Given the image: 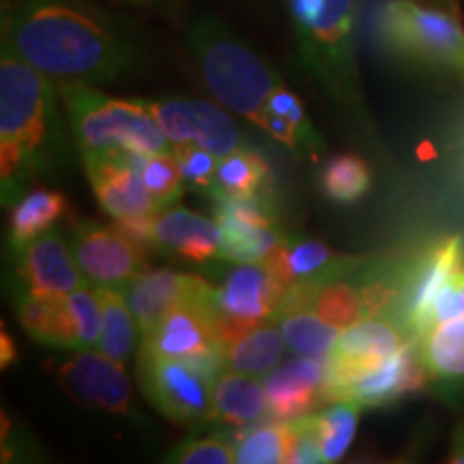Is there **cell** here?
<instances>
[{"mask_svg": "<svg viewBox=\"0 0 464 464\" xmlns=\"http://www.w3.org/2000/svg\"><path fill=\"white\" fill-rule=\"evenodd\" d=\"M3 48L56 82H116L149 65L138 26L95 0H20Z\"/></svg>", "mask_w": 464, "mask_h": 464, "instance_id": "6da1fadb", "label": "cell"}, {"mask_svg": "<svg viewBox=\"0 0 464 464\" xmlns=\"http://www.w3.org/2000/svg\"><path fill=\"white\" fill-rule=\"evenodd\" d=\"M56 80L3 48L0 58V179L3 205L26 194V183L61 164L65 138Z\"/></svg>", "mask_w": 464, "mask_h": 464, "instance_id": "7a4b0ae2", "label": "cell"}, {"mask_svg": "<svg viewBox=\"0 0 464 464\" xmlns=\"http://www.w3.org/2000/svg\"><path fill=\"white\" fill-rule=\"evenodd\" d=\"M299 63L335 108L368 121L357 63L362 0H286Z\"/></svg>", "mask_w": 464, "mask_h": 464, "instance_id": "3957f363", "label": "cell"}, {"mask_svg": "<svg viewBox=\"0 0 464 464\" xmlns=\"http://www.w3.org/2000/svg\"><path fill=\"white\" fill-rule=\"evenodd\" d=\"M185 42L216 102L256 127L263 125L266 103L284 84L276 67L216 17L196 20Z\"/></svg>", "mask_w": 464, "mask_h": 464, "instance_id": "277c9868", "label": "cell"}, {"mask_svg": "<svg viewBox=\"0 0 464 464\" xmlns=\"http://www.w3.org/2000/svg\"><path fill=\"white\" fill-rule=\"evenodd\" d=\"M56 86L82 161L116 153L150 155L174 150L142 100H114L95 89V84L75 80L56 82Z\"/></svg>", "mask_w": 464, "mask_h": 464, "instance_id": "5b68a950", "label": "cell"}, {"mask_svg": "<svg viewBox=\"0 0 464 464\" xmlns=\"http://www.w3.org/2000/svg\"><path fill=\"white\" fill-rule=\"evenodd\" d=\"M379 37L393 56L464 78L458 0H387L379 14Z\"/></svg>", "mask_w": 464, "mask_h": 464, "instance_id": "8992f818", "label": "cell"}, {"mask_svg": "<svg viewBox=\"0 0 464 464\" xmlns=\"http://www.w3.org/2000/svg\"><path fill=\"white\" fill-rule=\"evenodd\" d=\"M213 365L194 359L160 357L140 351L138 385L142 396L174 423L213 421Z\"/></svg>", "mask_w": 464, "mask_h": 464, "instance_id": "52a82bcc", "label": "cell"}, {"mask_svg": "<svg viewBox=\"0 0 464 464\" xmlns=\"http://www.w3.org/2000/svg\"><path fill=\"white\" fill-rule=\"evenodd\" d=\"M284 290L265 263H237L219 286L211 288L207 305L216 321L222 348L256 324L277 316Z\"/></svg>", "mask_w": 464, "mask_h": 464, "instance_id": "ba28073f", "label": "cell"}, {"mask_svg": "<svg viewBox=\"0 0 464 464\" xmlns=\"http://www.w3.org/2000/svg\"><path fill=\"white\" fill-rule=\"evenodd\" d=\"M75 260L92 288H125L133 277L147 271L142 243L119 226L75 222L69 230Z\"/></svg>", "mask_w": 464, "mask_h": 464, "instance_id": "9c48e42d", "label": "cell"}, {"mask_svg": "<svg viewBox=\"0 0 464 464\" xmlns=\"http://www.w3.org/2000/svg\"><path fill=\"white\" fill-rule=\"evenodd\" d=\"M411 340V334L393 314L365 316L342 329L327 357V400L351 381L370 372Z\"/></svg>", "mask_w": 464, "mask_h": 464, "instance_id": "30bf717a", "label": "cell"}, {"mask_svg": "<svg viewBox=\"0 0 464 464\" xmlns=\"http://www.w3.org/2000/svg\"><path fill=\"white\" fill-rule=\"evenodd\" d=\"M147 108L153 112L161 130L170 140L172 149L202 147L211 150L218 158L243 149V136L232 116L226 112L222 103L202 100H168L147 102Z\"/></svg>", "mask_w": 464, "mask_h": 464, "instance_id": "8fae6325", "label": "cell"}, {"mask_svg": "<svg viewBox=\"0 0 464 464\" xmlns=\"http://www.w3.org/2000/svg\"><path fill=\"white\" fill-rule=\"evenodd\" d=\"M216 219L222 230V256L232 263H263L286 241L277 226L269 196L228 198L213 196Z\"/></svg>", "mask_w": 464, "mask_h": 464, "instance_id": "7c38bea8", "label": "cell"}, {"mask_svg": "<svg viewBox=\"0 0 464 464\" xmlns=\"http://www.w3.org/2000/svg\"><path fill=\"white\" fill-rule=\"evenodd\" d=\"M15 288L34 297L61 299L86 286L69 235L50 230L14 254Z\"/></svg>", "mask_w": 464, "mask_h": 464, "instance_id": "4fadbf2b", "label": "cell"}, {"mask_svg": "<svg viewBox=\"0 0 464 464\" xmlns=\"http://www.w3.org/2000/svg\"><path fill=\"white\" fill-rule=\"evenodd\" d=\"M63 390L75 402L97 406L116 415H130L131 385L123 363L103 355L102 351H72L56 365Z\"/></svg>", "mask_w": 464, "mask_h": 464, "instance_id": "5bb4252c", "label": "cell"}, {"mask_svg": "<svg viewBox=\"0 0 464 464\" xmlns=\"http://www.w3.org/2000/svg\"><path fill=\"white\" fill-rule=\"evenodd\" d=\"M140 351L160 357L194 359L213 368L216 362L224 363L222 342L207 301H189L168 312L153 329L142 335Z\"/></svg>", "mask_w": 464, "mask_h": 464, "instance_id": "9a60e30c", "label": "cell"}, {"mask_svg": "<svg viewBox=\"0 0 464 464\" xmlns=\"http://www.w3.org/2000/svg\"><path fill=\"white\" fill-rule=\"evenodd\" d=\"M84 168L97 202L116 222L153 218L160 213L158 202L142 181L138 155H106L84 161Z\"/></svg>", "mask_w": 464, "mask_h": 464, "instance_id": "2e32d148", "label": "cell"}, {"mask_svg": "<svg viewBox=\"0 0 464 464\" xmlns=\"http://www.w3.org/2000/svg\"><path fill=\"white\" fill-rule=\"evenodd\" d=\"M464 269V241L460 237H445L428 247L420 258L409 263L404 276L398 318L411 338H415L423 314L432 305L439 290Z\"/></svg>", "mask_w": 464, "mask_h": 464, "instance_id": "e0dca14e", "label": "cell"}, {"mask_svg": "<svg viewBox=\"0 0 464 464\" xmlns=\"http://www.w3.org/2000/svg\"><path fill=\"white\" fill-rule=\"evenodd\" d=\"M362 256H348L312 239H286L263 263L280 284L284 295L304 293L318 284L355 271Z\"/></svg>", "mask_w": 464, "mask_h": 464, "instance_id": "ac0fdd59", "label": "cell"}, {"mask_svg": "<svg viewBox=\"0 0 464 464\" xmlns=\"http://www.w3.org/2000/svg\"><path fill=\"white\" fill-rule=\"evenodd\" d=\"M153 247L189 266H207L222 256V230L208 219L183 207H168L150 219Z\"/></svg>", "mask_w": 464, "mask_h": 464, "instance_id": "d6986e66", "label": "cell"}, {"mask_svg": "<svg viewBox=\"0 0 464 464\" xmlns=\"http://www.w3.org/2000/svg\"><path fill=\"white\" fill-rule=\"evenodd\" d=\"M269 415L295 421L310 415L321 400H327V359L295 355L265 376Z\"/></svg>", "mask_w": 464, "mask_h": 464, "instance_id": "ffe728a7", "label": "cell"}, {"mask_svg": "<svg viewBox=\"0 0 464 464\" xmlns=\"http://www.w3.org/2000/svg\"><path fill=\"white\" fill-rule=\"evenodd\" d=\"M213 284L191 274L170 269L142 271L123 288L127 304L136 316L140 335L153 329L168 312L189 301H207Z\"/></svg>", "mask_w": 464, "mask_h": 464, "instance_id": "44dd1931", "label": "cell"}, {"mask_svg": "<svg viewBox=\"0 0 464 464\" xmlns=\"http://www.w3.org/2000/svg\"><path fill=\"white\" fill-rule=\"evenodd\" d=\"M428 381L426 370L417 353V342L411 338L402 348H398L392 357L376 365L342 387L340 392L334 393V400H353L362 406H385L396 402L404 393L420 390L423 382Z\"/></svg>", "mask_w": 464, "mask_h": 464, "instance_id": "7402d4cb", "label": "cell"}, {"mask_svg": "<svg viewBox=\"0 0 464 464\" xmlns=\"http://www.w3.org/2000/svg\"><path fill=\"white\" fill-rule=\"evenodd\" d=\"M417 353L437 396L448 402L464 398V316L439 323L415 338Z\"/></svg>", "mask_w": 464, "mask_h": 464, "instance_id": "603a6c76", "label": "cell"}, {"mask_svg": "<svg viewBox=\"0 0 464 464\" xmlns=\"http://www.w3.org/2000/svg\"><path fill=\"white\" fill-rule=\"evenodd\" d=\"M213 420L232 428L256 426L269 415L265 382L260 376H249L230 368H219L213 379Z\"/></svg>", "mask_w": 464, "mask_h": 464, "instance_id": "cb8c5ba5", "label": "cell"}, {"mask_svg": "<svg viewBox=\"0 0 464 464\" xmlns=\"http://www.w3.org/2000/svg\"><path fill=\"white\" fill-rule=\"evenodd\" d=\"M72 211L65 194L54 189L26 191L20 200L9 207V247L11 254L24 249L28 243L54 230V226Z\"/></svg>", "mask_w": 464, "mask_h": 464, "instance_id": "d4e9b609", "label": "cell"}, {"mask_svg": "<svg viewBox=\"0 0 464 464\" xmlns=\"http://www.w3.org/2000/svg\"><path fill=\"white\" fill-rule=\"evenodd\" d=\"M284 348H286V342H284L280 324L276 318H271L222 348L224 368L249 376H266L280 365Z\"/></svg>", "mask_w": 464, "mask_h": 464, "instance_id": "484cf974", "label": "cell"}, {"mask_svg": "<svg viewBox=\"0 0 464 464\" xmlns=\"http://www.w3.org/2000/svg\"><path fill=\"white\" fill-rule=\"evenodd\" d=\"M276 321L280 324L286 348L295 355L327 359L342 334L340 327L304 305L288 307L276 316Z\"/></svg>", "mask_w": 464, "mask_h": 464, "instance_id": "4316f807", "label": "cell"}, {"mask_svg": "<svg viewBox=\"0 0 464 464\" xmlns=\"http://www.w3.org/2000/svg\"><path fill=\"white\" fill-rule=\"evenodd\" d=\"M269 185V166L256 150L237 149L224 155L218 161L216 191L213 196H228V198H256L266 196Z\"/></svg>", "mask_w": 464, "mask_h": 464, "instance_id": "83f0119b", "label": "cell"}, {"mask_svg": "<svg viewBox=\"0 0 464 464\" xmlns=\"http://www.w3.org/2000/svg\"><path fill=\"white\" fill-rule=\"evenodd\" d=\"M102 295V338L97 351L112 357L114 362L125 363L133 355L138 342L136 316H133L130 304H127L123 288H100Z\"/></svg>", "mask_w": 464, "mask_h": 464, "instance_id": "f1b7e54d", "label": "cell"}, {"mask_svg": "<svg viewBox=\"0 0 464 464\" xmlns=\"http://www.w3.org/2000/svg\"><path fill=\"white\" fill-rule=\"evenodd\" d=\"M318 185L324 198L335 205H353L372 188V172L362 158L342 153L324 161L318 174Z\"/></svg>", "mask_w": 464, "mask_h": 464, "instance_id": "f546056e", "label": "cell"}, {"mask_svg": "<svg viewBox=\"0 0 464 464\" xmlns=\"http://www.w3.org/2000/svg\"><path fill=\"white\" fill-rule=\"evenodd\" d=\"M362 406L353 400H334L332 406L312 415L314 430L321 445L323 462H338L353 445L359 426Z\"/></svg>", "mask_w": 464, "mask_h": 464, "instance_id": "4dcf8cb0", "label": "cell"}, {"mask_svg": "<svg viewBox=\"0 0 464 464\" xmlns=\"http://www.w3.org/2000/svg\"><path fill=\"white\" fill-rule=\"evenodd\" d=\"M293 448V423L260 421L246 428L237 440V462L239 464H288Z\"/></svg>", "mask_w": 464, "mask_h": 464, "instance_id": "1f68e13d", "label": "cell"}, {"mask_svg": "<svg viewBox=\"0 0 464 464\" xmlns=\"http://www.w3.org/2000/svg\"><path fill=\"white\" fill-rule=\"evenodd\" d=\"M138 166H140L142 181L147 189L161 208L172 207L174 202L183 196V172L179 166V158L174 150H164V153L138 155Z\"/></svg>", "mask_w": 464, "mask_h": 464, "instance_id": "d6a6232c", "label": "cell"}, {"mask_svg": "<svg viewBox=\"0 0 464 464\" xmlns=\"http://www.w3.org/2000/svg\"><path fill=\"white\" fill-rule=\"evenodd\" d=\"M164 460L172 464H230L237 462V443L222 434L191 437L174 448Z\"/></svg>", "mask_w": 464, "mask_h": 464, "instance_id": "836d02e7", "label": "cell"}, {"mask_svg": "<svg viewBox=\"0 0 464 464\" xmlns=\"http://www.w3.org/2000/svg\"><path fill=\"white\" fill-rule=\"evenodd\" d=\"M181 166L183 179L189 188L205 191L211 196L216 191V177H218V155L202 147H181L174 149Z\"/></svg>", "mask_w": 464, "mask_h": 464, "instance_id": "e575fe53", "label": "cell"}, {"mask_svg": "<svg viewBox=\"0 0 464 464\" xmlns=\"http://www.w3.org/2000/svg\"><path fill=\"white\" fill-rule=\"evenodd\" d=\"M464 316V269L451 277L443 288L439 290V295L434 297L432 305L428 307V312L423 314L420 327H417L415 338H420L432 329L434 324L454 321V318Z\"/></svg>", "mask_w": 464, "mask_h": 464, "instance_id": "d590c367", "label": "cell"}, {"mask_svg": "<svg viewBox=\"0 0 464 464\" xmlns=\"http://www.w3.org/2000/svg\"><path fill=\"white\" fill-rule=\"evenodd\" d=\"M119 3L130 5V7L153 11V14L168 17V20H174V17L181 14V3H179V0H119Z\"/></svg>", "mask_w": 464, "mask_h": 464, "instance_id": "8d00e7d4", "label": "cell"}, {"mask_svg": "<svg viewBox=\"0 0 464 464\" xmlns=\"http://www.w3.org/2000/svg\"><path fill=\"white\" fill-rule=\"evenodd\" d=\"M448 460L451 464H464V420L456 423L451 432V450Z\"/></svg>", "mask_w": 464, "mask_h": 464, "instance_id": "74e56055", "label": "cell"}, {"mask_svg": "<svg viewBox=\"0 0 464 464\" xmlns=\"http://www.w3.org/2000/svg\"><path fill=\"white\" fill-rule=\"evenodd\" d=\"M15 359H17V346H15V342H14V338H11V335L3 329V334H0V365H3V370L11 368V365L15 363Z\"/></svg>", "mask_w": 464, "mask_h": 464, "instance_id": "f35d334b", "label": "cell"}]
</instances>
